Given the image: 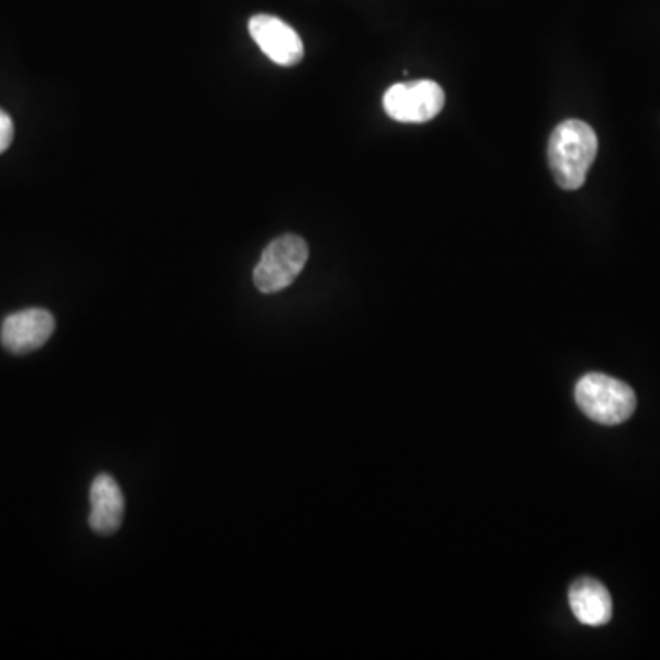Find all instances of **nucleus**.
<instances>
[{
    "mask_svg": "<svg viewBox=\"0 0 660 660\" xmlns=\"http://www.w3.org/2000/svg\"><path fill=\"white\" fill-rule=\"evenodd\" d=\"M90 516L88 525L99 536H110L120 530L125 514V499L114 477L101 473L90 486Z\"/></svg>",
    "mask_w": 660,
    "mask_h": 660,
    "instance_id": "7",
    "label": "nucleus"
},
{
    "mask_svg": "<svg viewBox=\"0 0 660 660\" xmlns=\"http://www.w3.org/2000/svg\"><path fill=\"white\" fill-rule=\"evenodd\" d=\"M248 28L258 48L263 50V54L274 61L275 65L294 66L302 59L305 48L301 37L294 28L280 21L279 16L266 13L253 15Z\"/></svg>",
    "mask_w": 660,
    "mask_h": 660,
    "instance_id": "6",
    "label": "nucleus"
},
{
    "mask_svg": "<svg viewBox=\"0 0 660 660\" xmlns=\"http://www.w3.org/2000/svg\"><path fill=\"white\" fill-rule=\"evenodd\" d=\"M598 153V138L593 127L582 120H565L550 134L547 158L556 184L574 191L587 180V173Z\"/></svg>",
    "mask_w": 660,
    "mask_h": 660,
    "instance_id": "1",
    "label": "nucleus"
},
{
    "mask_svg": "<svg viewBox=\"0 0 660 660\" xmlns=\"http://www.w3.org/2000/svg\"><path fill=\"white\" fill-rule=\"evenodd\" d=\"M444 107V90L435 81L398 82L384 94V110L400 123L433 120Z\"/></svg>",
    "mask_w": 660,
    "mask_h": 660,
    "instance_id": "4",
    "label": "nucleus"
},
{
    "mask_svg": "<svg viewBox=\"0 0 660 660\" xmlns=\"http://www.w3.org/2000/svg\"><path fill=\"white\" fill-rule=\"evenodd\" d=\"M572 615L585 626H604L613 616V600L604 583L594 578H580L569 588Z\"/></svg>",
    "mask_w": 660,
    "mask_h": 660,
    "instance_id": "8",
    "label": "nucleus"
},
{
    "mask_svg": "<svg viewBox=\"0 0 660 660\" xmlns=\"http://www.w3.org/2000/svg\"><path fill=\"white\" fill-rule=\"evenodd\" d=\"M13 121L10 116L6 114L4 110L0 109V154L4 153L6 148L10 147L13 142Z\"/></svg>",
    "mask_w": 660,
    "mask_h": 660,
    "instance_id": "9",
    "label": "nucleus"
},
{
    "mask_svg": "<svg viewBox=\"0 0 660 660\" xmlns=\"http://www.w3.org/2000/svg\"><path fill=\"white\" fill-rule=\"evenodd\" d=\"M308 261V244L299 235H280L264 248L257 266L253 270V283L263 294L285 290L301 274Z\"/></svg>",
    "mask_w": 660,
    "mask_h": 660,
    "instance_id": "3",
    "label": "nucleus"
},
{
    "mask_svg": "<svg viewBox=\"0 0 660 660\" xmlns=\"http://www.w3.org/2000/svg\"><path fill=\"white\" fill-rule=\"evenodd\" d=\"M574 398L585 417L604 426L626 422L637 409L635 391L626 382L602 373L578 380Z\"/></svg>",
    "mask_w": 660,
    "mask_h": 660,
    "instance_id": "2",
    "label": "nucleus"
},
{
    "mask_svg": "<svg viewBox=\"0 0 660 660\" xmlns=\"http://www.w3.org/2000/svg\"><path fill=\"white\" fill-rule=\"evenodd\" d=\"M55 319L44 308H26L10 314L0 329V341L11 354H28L37 351L52 338Z\"/></svg>",
    "mask_w": 660,
    "mask_h": 660,
    "instance_id": "5",
    "label": "nucleus"
}]
</instances>
